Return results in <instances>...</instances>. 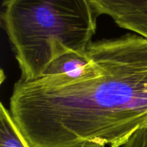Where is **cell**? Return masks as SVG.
<instances>
[{"label":"cell","mask_w":147,"mask_h":147,"mask_svg":"<svg viewBox=\"0 0 147 147\" xmlns=\"http://www.w3.org/2000/svg\"><path fill=\"white\" fill-rule=\"evenodd\" d=\"M2 7L4 28L24 79L41 76L65 52H86L99 16L90 0H4Z\"/></svg>","instance_id":"2"},{"label":"cell","mask_w":147,"mask_h":147,"mask_svg":"<svg viewBox=\"0 0 147 147\" xmlns=\"http://www.w3.org/2000/svg\"><path fill=\"white\" fill-rule=\"evenodd\" d=\"M0 147H31L11 112L0 105Z\"/></svg>","instance_id":"5"},{"label":"cell","mask_w":147,"mask_h":147,"mask_svg":"<svg viewBox=\"0 0 147 147\" xmlns=\"http://www.w3.org/2000/svg\"><path fill=\"white\" fill-rule=\"evenodd\" d=\"M89 61L88 49L86 52L67 51L55 58L47 65L42 76L63 74L69 77H78L83 73Z\"/></svg>","instance_id":"4"},{"label":"cell","mask_w":147,"mask_h":147,"mask_svg":"<svg viewBox=\"0 0 147 147\" xmlns=\"http://www.w3.org/2000/svg\"><path fill=\"white\" fill-rule=\"evenodd\" d=\"M98 15L109 16L121 27L142 36L147 28V0H90Z\"/></svg>","instance_id":"3"},{"label":"cell","mask_w":147,"mask_h":147,"mask_svg":"<svg viewBox=\"0 0 147 147\" xmlns=\"http://www.w3.org/2000/svg\"><path fill=\"white\" fill-rule=\"evenodd\" d=\"M121 147H147V125L136 131Z\"/></svg>","instance_id":"6"},{"label":"cell","mask_w":147,"mask_h":147,"mask_svg":"<svg viewBox=\"0 0 147 147\" xmlns=\"http://www.w3.org/2000/svg\"><path fill=\"white\" fill-rule=\"evenodd\" d=\"M142 37H144L145 39H146V40H147V28L146 29V30H145V31L144 32V33H143V34H142Z\"/></svg>","instance_id":"7"},{"label":"cell","mask_w":147,"mask_h":147,"mask_svg":"<svg viewBox=\"0 0 147 147\" xmlns=\"http://www.w3.org/2000/svg\"><path fill=\"white\" fill-rule=\"evenodd\" d=\"M81 76L20 79L10 112L31 147H120L147 125V40L92 42Z\"/></svg>","instance_id":"1"}]
</instances>
